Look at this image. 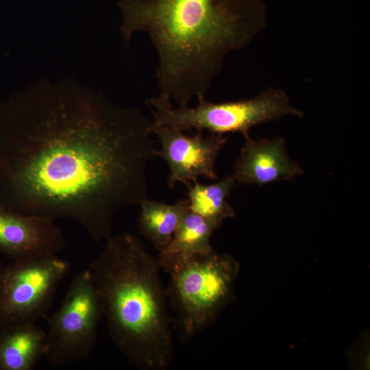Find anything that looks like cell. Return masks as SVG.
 Returning <instances> with one entry per match:
<instances>
[{
	"instance_id": "cell-1",
	"label": "cell",
	"mask_w": 370,
	"mask_h": 370,
	"mask_svg": "<svg viewBox=\"0 0 370 370\" xmlns=\"http://www.w3.org/2000/svg\"><path fill=\"white\" fill-rule=\"evenodd\" d=\"M152 120L71 79L0 103V208L79 224L95 242L147 198Z\"/></svg>"
},
{
	"instance_id": "cell-2",
	"label": "cell",
	"mask_w": 370,
	"mask_h": 370,
	"mask_svg": "<svg viewBox=\"0 0 370 370\" xmlns=\"http://www.w3.org/2000/svg\"><path fill=\"white\" fill-rule=\"evenodd\" d=\"M121 32L148 34L158 55V97L187 106L206 98L232 51L267 27L262 0H120Z\"/></svg>"
},
{
	"instance_id": "cell-3",
	"label": "cell",
	"mask_w": 370,
	"mask_h": 370,
	"mask_svg": "<svg viewBox=\"0 0 370 370\" xmlns=\"http://www.w3.org/2000/svg\"><path fill=\"white\" fill-rule=\"evenodd\" d=\"M88 266L108 334L140 370H166L174 345L172 319L157 258L130 233L112 236Z\"/></svg>"
},
{
	"instance_id": "cell-4",
	"label": "cell",
	"mask_w": 370,
	"mask_h": 370,
	"mask_svg": "<svg viewBox=\"0 0 370 370\" xmlns=\"http://www.w3.org/2000/svg\"><path fill=\"white\" fill-rule=\"evenodd\" d=\"M239 272L234 257L213 250L167 273V299L182 339L190 340L214 323L234 299Z\"/></svg>"
},
{
	"instance_id": "cell-5",
	"label": "cell",
	"mask_w": 370,
	"mask_h": 370,
	"mask_svg": "<svg viewBox=\"0 0 370 370\" xmlns=\"http://www.w3.org/2000/svg\"><path fill=\"white\" fill-rule=\"evenodd\" d=\"M195 107L175 108L171 101L151 97L147 103L151 109L152 122L183 132L207 130L210 134L238 132L249 136L250 129L286 116L302 118L304 112L292 105L286 92L279 88H268L255 97L237 101L210 102L197 100Z\"/></svg>"
},
{
	"instance_id": "cell-6",
	"label": "cell",
	"mask_w": 370,
	"mask_h": 370,
	"mask_svg": "<svg viewBox=\"0 0 370 370\" xmlns=\"http://www.w3.org/2000/svg\"><path fill=\"white\" fill-rule=\"evenodd\" d=\"M102 309L88 269L73 278L58 310L47 319L44 358L58 367L88 358Z\"/></svg>"
},
{
	"instance_id": "cell-7",
	"label": "cell",
	"mask_w": 370,
	"mask_h": 370,
	"mask_svg": "<svg viewBox=\"0 0 370 370\" xmlns=\"http://www.w3.org/2000/svg\"><path fill=\"white\" fill-rule=\"evenodd\" d=\"M70 268L58 256L13 261L4 267L0 275V330L44 318Z\"/></svg>"
},
{
	"instance_id": "cell-8",
	"label": "cell",
	"mask_w": 370,
	"mask_h": 370,
	"mask_svg": "<svg viewBox=\"0 0 370 370\" xmlns=\"http://www.w3.org/2000/svg\"><path fill=\"white\" fill-rule=\"evenodd\" d=\"M151 132L161 143L157 156L161 157L169 169V187L173 188L177 182L187 185L190 181H197L200 176L217 179L215 163L227 142L224 134L204 136L203 131H197L194 136H188L180 130L153 122Z\"/></svg>"
},
{
	"instance_id": "cell-9",
	"label": "cell",
	"mask_w": 370,
	"mask_h": 370,
	"mask_svg": "<svg viewBox=\"0 0 370 370\" xmlns=\"http://www.w3.org/2000/svg\"><path fill=\"white\" fill-rule=\"evenodd\" d=\"M66 245L55 220L0 208V252L14 262L57 256Z\"/></svg>"
},
{
	"instance_id": "cell-10",
	"label": "cell",
	"mask_w": 370,
	"mask_h": 370,
	"mask_svg": "<svg viewBox=\"0 0 370 370\" xmlns=\"http://www.w3.org/2000/svg\"><path fill=\"white\" fill-rule=\"evenodd\" d=\"M245 138L231 175L236 184L263 185L292 180L304 173L299 164L288 156L283 137L255 140L249 135Z\"/></svg>"
},
{
	"instance_id": "cell-11",
	"label": "cell",
	"mask_w": 370,
	"mask_h": 370,
	"mask_svg": "<svg viewBox=\"0 0 370 370\" xmlns=\"http://www.w3.org/2000/svg\"><path fill=\"white\" fill-rule=\"evenodd\" d=\"M221 225L189 209L182 218L170 243L158 251L157 258L160 269L168 273L187 260L212 252L214 249L210 237Z\"/></svg>"
},
{
	"instance_id": "cell-12",
	"label": "cell",
	"mask_w": 370,
	"mask_h": 370,
	"mask_svg": "<svg viewBox=\"0 0 370 370\" xmlns=\"http://www.w3.org/2000/svg\"><path fill=\"white\" fill-rule=\"evenodd\" d=\"M46 332L36 323L0 330V370H32L44 357Z\"/></svg>"
},
{
	"instance_id": "cell-13",
	"label": "cell",
	"mask_w": 370,
	"mask_h": 370,
	"mask_svg": "<svg viewBox=\"0 0 370 370\" xmlns=\"http://www.w3.org/2000/svg\"><path fill=\"white\" fill-rule=\"evenodd\" d=\"M139 206L140 233L160 251L170 243L182 218L189 210L188 201L181 199L167 204L146 198Z\"/></svg>"
},
{
	"instance_id": "cell-14",
	"label": "cell",
	"mask_w": 370,
	"mask_h": 370,
	"mask_svg": "<svg viewBox=\"0 0 370 370\" xmlns=\"http://www.w3.org/2000/svg\"><path fill=\"white\" fill-rule=\"evenodd\" d=\"M236 184L231 175L210 184H199L197 181L193 182V185L188 184L189 209L222 224L223 220L235 216L227 199Z\"/></svg>"
},
{
	"instance_id": "cell-15",
	"label": "cell",
	"mask_w": 370,
	"mask_h": 370,
	"mask_svg": "<svg viewBox=\"0 0 370 370\" xmlns=\"http://www.w3.org/2000/svg\"><path fill=\"white\" fill-rule=\"evenodd\" d=\"M3 269H4V267L3 266L2 262H1V261L0 260V275H1V273H2Z\"/></svg>"
}]
</instances>
